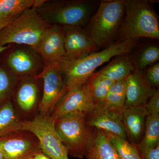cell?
<instances>
[{"instance_id": "obj_1", "label": "cell", "mask_w": 159, "mask_h": 159, "mask_svg": "<svg viewBox=\"0 0 159 159\" xmlns=\"http://www.w3.org/2000/svg\"><path fill=\"white\" fill-rule=\"evenodd\" d=\"M138 40L117 42L100 52L79 59L63 58L59 64L67 90L84 84L98 67L111 58L129 54L136 46Z\"/></svg>"}, {"instance_id": "obj_2", "label": "cell", "mask_w": 159, "mask_h": 159, "mask_svg": "<svg viewBox=\"0 0 159 159\" xmlns=\"http://www.w3.org/2000/svg\"><path fill=\"white\" fill-rule=\"evenodd\" d=\"M147 0H124V15L118 42L140 38L159 39V22L151 3Z\"/></svg>"}, {"instance_id": "obj_3", "label": "cell", "mask_w": 159, "mask_h": 159, "mask_svg": "<svg viewBox=\"0 0 159 159\" xmlns=\"http://www.w3.org/2000/svg\"><path fill=\"white\" fill-rule=\"evenodd\" d=\"M124 15V0H103L84 29L97 49L114 43Z\"/></svg>"}, {"instance_id": "obj_4", "label": "cell", "mask_w": 159, "mask_h": 159, "mask_svg": "<svg viewBox=\"0 0 159 159\" xmlns=\"http://www.w3.org/2000/svg\"><path fill=\"white\" fill-rule=\"evenodd\" d=\"M95 3L88 0H39L34 8L48 25L81 27L88 22Z\"/></svg>"}, {"instance_id": "obj_5", "label": "cell", "mask_w": 159, "mask_h": 159, "mask_svg": "<svg viewBox=\"0 0 159 159\" xmlns=\"http://www.w3.org/2000/svg\"><path fill=\"white\" fill-rule=\"evenodd\" d=\"M50 25L41 18L34 7L27 9L0 30V46L15 43L34 49Z\"/></svg>"}, {"instance_id": "obj_6", "label": "cell", "mask_w": 159, "mask_h": 159, "mask_svg": "<svg viewBox=\"0 0 159 159\" xmlns=\"http://www.w3.org/2000/svg\"><path fill=\"white\" fill-rule=\"evenodd\" d=\"M86 115L74 113L54 120L55 130L65 146L69 155L82 159L90 145L93 129L86 123Z\"/></svg>"}, {"instance_id": "obj_7", "label": "cell", "mask_w": 159, "mask_h": 159, "mask_svg": "<svg viewBox=\"0 0 159 159\" xmlns=\"http://www.w3.org/2000/svg\"><path fill=\"white\" fill-rule=\"evenodd\" d=\"M20 130L29 131L39 139L42 151L51 159H69L68 152L55 130L50 116L38 114L33 119L22 121Z\"/></svg>"}, {"instance_id": "obj_8", "label": "cell", "mask_w": 159, "mask_h": 159, "mask_svg": "<svg viewBox=\"0 0 159 159\" xmlns=\"http://www.w3.org/2000/svg\"><path fill=\"white\" fill-rule=\"evenodd\" d=\"M35 78L43 82L42 95L39 113L50 116L67 92L59 62L46 65Z\"/></svg>"}, {"instance_id": "obj_9", "label": "cell", "mask_w": 159, "mask_h": 159, "mask_svg": "<svg viewBox=\"0 0 159 159\" xmlns=\"http://www.w3.org/2000/svg\"><path fill=\"white\" fill-rule=\"evenodd\" d=\"M40 80L35 77L19 80L11 100L22 121L31 120L39 113L42 95Z\"/></svg>"}, {"instance_id": "obj_10", "label": "cell", "mask_w": 159, "mask_h": 159, "mask_svg": "<svg viewBox=\"0 0 159 159\" xmlns=\"http://www.w3.org/2000/svg\"><path fill=\"white\" fill-rule=\"evenodd\" d=\"M0 150L5 159H28L42 151L37 137L24 130L16 131L0 138Z\"/></svg>"}, {"instance_id": "obj_11", "label": "cell", "mask_w": 159, "mask_h": 159, "mask_svg": "<svg viewBox=\"0 0 159 159\" xmlns=\"http://www.w3.org/2000/svg\"><path fill=\"white\" fill-rule=\"evenodd\" d=\"M96 106V102L89 84L68 90L51 114L53 120L74 113L88 115Z\"/></svg>"}, {"instance_id": "obj_12", "label": "cell", "mask_w": 159, "mask_h": 159, "mask_svg": "<svg viewBox=\"0 0 159 159\" xmlns=\"http://www.w3.org/2000/svg\"><path fill=\"white\" fill-rule=\"evenodd\" d=\"M34 50L42 57L46 65L59 62L65 56L62 27L50 25Z\"/></svg>"}, {"instance_id": "obj_13", "label": "cell", "mask_w": 159, "mask_h": 159, "mask_svg": "<svg viewBox=\"0 0 159 159\" xmlns=\"http://www.w3.org/2000/svg\"><path fill=\"white\" fill-rule=\"evenodd\" d=\"M122 111L96 105L94 109L86 115V123L91 128L113 134L127 140L122 123Z\"/></svg>"}, {"instance_id": "obj_14", "label": "cell", "mask_w": 159, "mask_h": 159, "mask_svg": "<svg viewBox=\"0 0 159 159\" xmlns=\"http://www.w3.org/2000/svg\"><path fill=\"white\" fill-rule=\"evenodd\" d=\"M65 56L68 59L82 58L94 53L97 47L89 38L85 30L79 26H63Z\"/></svg>"}, {"instance_id": "obj_15", "label": "cell", "mask_w": 159, "mask_h": 159, "mask_svg": "<svg viewBox=\"0 0 159 159\" xmlns=\"http://www.w3.org/2000/svg\"><path fill=\"white\" fill-rule=\"evenodd\" d=\"M125 86L124 107L145 105L157 90L146 81L143 71L136 68L125 78Z\"/></svg>"}, {"instance_id": "obj_16", "label": "cell", "mask_w": 159, "mask_h": 159, "mask_svg": "<svg viewBox=\"0 0 159 159\" xmlns=\"http://www.w3.org/2000/svg\"><path fill=\"white\" fill-rule=\"evenodd\" d=\"M9 71L19 80L34 77L41 67L39 57L36 53L25 48H17L7 59Z\"/></svg>"}, {"instance_id": "obj_17", "label": "cell", "mask_w": 159, "mask_h": 159, "mask_svg": "<svg viewBox=\"0 0 159 159\" xmlns=\"http://www.w3.org/2000/svg\"><path fill=\"white\" fill-rule=\"evenodd\" d=\"M147 116L145 105L124 107L122 109V124L127 138L131 144L137 145L142 139Z\"/></svg>"}, {"instance_id": "obj_18", "label": "cell", "mask_w": 159, "mask_h": 159, "mask_svg": "<svg viewBox=\"0 0 159 159\" xmlns=\"http://www.w3.org/2000/svg\"><path fill=\"white\" fill-rule=\"evenodd\" d=\"M84 157L86 159H119L105 133L96 129H93L92 142Z\"/></svg>"}, {"instance_id": "obj_19", "label": "cell", "mask_w": 159, "mask_h": 159, "mask_svg": "<svg viewBox=\"0 0 159 159\" xmlns=\"http://www.w3.org/2000/svg\"><path fill=\"white\" fill-rule=\"evenodd\" d=\"M135 69L134 66L129 56L127 54H124L113 57L110 62L98 72L116 82L125 80Z\"/></svg>"}, {"instance_id": "obj_20", "label": "cell", "mask_w": 159, "mask_h": 159, "mask_svg": "<svg viewBox=\"0 0 159 159\" xmlns=\"http://www.w3.org/2000/svg\"><path fill=\"white\" fill-rule=\"evenodd\" d=\"M159 145V115H148L145 121L143 137L137 145L142 156Z\"/></svg>"}, {"instance_id": "obj_21", "label": "cell", "mask_w": 159, "mask_h": 159, "mask_svg": "<svg viewBox=\"0 0 159 159\" xmlns=\"http://www.w3.org/2000/svg\"><path fill=\"white\" fill-rule=\"evenodd\" d=\"M22 121L11 99L0 104V138L20 130Z\"/></svg>"}, {"instance_id": "obj_22", "label": "cell", "mask_w": 159, "mask_h": 159, "mask_svg": "<svg viewBox=\"0 0 159 159\" xmlns=\"http://www.w3.org/2000/svg\"><path fill=\"white\" fill-rule=\"evenodd\" d=\"M38 0H0V21L18 16L36 6Z\"/></svg>"}, {"instance_id": "obj_23", "label": "cell", "mask_w": 159, "mask_h": 159, "mask_svg": "<svg viewBox=\"0 0 159 159\" xmlns=\"http://www.w3.org/2000/svg\"><path fill=\"white\" fill-rule=\"evenodd\" d=\"M125 80L114 83L101 106L106 108L122 111L125 107Z\"/></svg>"}, {"instance_id": "obj_24", "label": "cell", "mask_w": 159, "mask_h": 159, "mask_svg": "<svg viewBox=\"0 0 159 159\" xmlns=\"http://www.w3.org/2000/svg\"><path fill=\"white\" fill-rule=\"evenodd\" d=\"M87 82L93 93L96 105L102 104L110 89L115 83L98 72L94 73Z\"/></svg>"}, {"instance_id": "obj_25", "label": "cell", "mask_w": 159, "mask_h": 159, "mask_svg": "<svg viewBox=\"0 0 159 159\" xmlns=\"http://www.w3.org/2000/svg\"><path fill=\"white\" fill-rule=\"evenodd\" d=\"M104 133L112 144L119 159H142L136 145L113 134Z\"/></svg>"}, {"instance_id": "obj_26", "label": "cell", "mask_w": 159, "mask_h": 159, "mask_svg": "<svg viewBox=\"0 0 159 159\" xmlns=\"http://www.w3.org/2000/svg\"><path fill=\"white\" fill-rule=\"evenodd\" d=\"M19 80L10 71L0 68V104L11 99Z\"/></svg>"}, {"instance_id": "obj_27", "label": "cell", "mask_w": 159, "mask_h": 159, "mask_svg": "<svg viewBox=\"0 0 159 159\" xmlns=\"http://www.w3.org/2000/svg\"><path fill=\"white\" fill-rule=\"evenodd\" d=\"M159 59V47L154 45L148 46L140 53L135 68L142 71L148 66L154 64L158 61Z\"/></svg>"}, {"instance_id": "obj_28", "label": "cell", "mask_w": 159, "mask_h": 159, "mask_svg": "<svg viewBox=\"0 0 159 159\" xmlns=\"http://www.w3.org/2000/svg\"><path fill=\"white\" fill-rule=\"evenodd\" d=\"M144 77L147 82L152 87H158L159 85V63L157 62L145 71Z\"/></svg>"}, {"instance_id": "obj_29", "label": "cell", "mask_w": 159, "mask_h": 159, "mask_svg": "<svg viewBox=\"0 0 159 159\" xmlns=\"http://www.w3.org/2000/svg\"><path fill=\"white\" fill-rule=\"evenodd\" d=\"M148 115H159V91L157 89L145 105Z\"/></svg>"}, {"instance_id": "obj_30", "label": "cell", "mask_w": 159, "mask_h": 159, "mask_svg": "<svg viewBox=\"0 0 159 159\" xmlns=\"http://www.w3.org/2000/svg\"><path fill=\"white\" fill-rule=\"evenodd\" d=\"M142 159H159V145L142 156Z\"/></svg>"}, {"instance_id": "obj_31", "label": "cell", "mask_w": 159, "mask_h": 159, "mask_svg": "<svg viewBox=\"0 0 159 159\" xmlns=\"http://www.w3.org/2000/svg\"><path fill=\"white\" fill-rule=\"evenodd\" d=\"M17 16H15L12 18H9L0 21V30L4 28L7 25L11 23L12 20H13Z\"/></svg>"}, {"instance_id": "obj_32", "label": "cell", "mask_w": 159, "mask_h": 159, "mask_svg": "<svg viewBox=\"0 0 159 159\" xmlns=\"http://www.w3.org/2000/svg\"><path fill=\"white\" fill-rule=\"evenodd\" d=\"M34 157V159H51L45 154L42 151L36 154Z\"/></svg>"}, {"instance_id": "obj_33", "label": "cell", "mask_w": 159, "mask_h": 159, "mask_svg": "<svg viewBox=\"0 0 159 159\" xmlns=\"http://www.w3.org/2000/svg\"><path fill=\"white\" fill-rule=\"evenodd\" d=\"M9 47H10L9 45L0 46V54L3 52V51H5L6 49L9 48Z\"/></svg>"}, {"instance_id": "obj_34", "label": "cell", "mask_w": 159, "mask_h": 159, "mask_svg": "<svg viewBox=\"0 0 159 159\" xmlns=\"http://www.w3.org/2000/svg\"><path fill=\"white\" fill-rule=\"evenodd\" d=\"M0 159H5L1 150H0Z\"/></svg>"}, {"instance_id": "obj_35", "label": "cell", "mask_w": 159, "mask_h": 159, "mask_svg": "<svg viewBox=\"0 0 159 159\" xmlns=\"http://www.w3.org/2000/svg\"><path fill=\"white\" fill-rule=\"evenodd\" d=\"M34 157H31L29 158L28 159H34Z\"/></svg>"}]
</instances>
